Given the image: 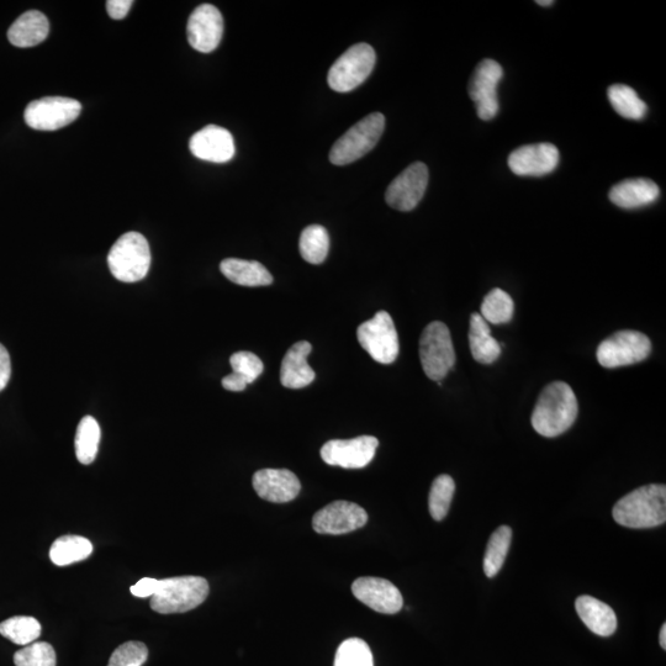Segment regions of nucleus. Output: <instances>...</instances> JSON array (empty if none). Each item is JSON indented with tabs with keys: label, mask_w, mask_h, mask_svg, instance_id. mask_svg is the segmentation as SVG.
<instances>
[{
	"label": "nucleus",
	"mask_w": 666,
	"mask_h": 666,
	"mask_svg": "<svg viewBox=\"0 0 666 666\" xmlns=\"http://www.w3.org/2000/svg\"><path fill=\"white\" fill-rule=\"evenodd\" d=\"M578 399L570 385L554 382L543 389L532 414V426L543 437H557L574 425Z\"/></svg>",
	"instance_id": "f257e3e1"
},
{
	"label": "nucleus",
	"mask_w": 666,
	"mask_h": 666,
	"mask_svg": "<svg viewBox=\"0 0 666 666\" xmlns=\"http://www.w3.org/2000/svg\"><path fill=\"white\" fill-rule=\"evenodd\" d=\"M613 518L623 527L652 528L666 521V486L650 484L633 490L613 507Z\"/></svg>",
	"instance_id": "f03ea898"
},
{
	"label": "nucleus",
	"mask_w": 666,
	"mask_h": 666,
	"mask_svg": "<svg viewBox=\"0 0 666 666\" xmlns=\"http://www.w3.org/2000/svg\"><path fill=\"white\" fill-rule=\"evenodd\" d=\"M209 583L202 576H177L158 580L151 609L162 615L197 609L209 595Z\"/></svg>",
	"instance_id": "7ed1b4c3"
},
{
	"label": "nucleus",
	"mask_w": 666,
	"mask_h": 666,
	"mask_svg": "<svg viewBox=\"0 0 666 666\" xmlns=\"http://www.w3.org/2000/svg\"><path fill=\"white\" fill-rule=\"evenodd\" d=\"M111 274L124 283H136L151 267L150 245L139 232H128L114 243L108 255Z\"/></svg>",
	"instance_id": "20e7f679"
},
{
	"label": "nucleus",
	"mask_w": 666,
	"mask_h": 666,
	"mask_svg": "<svg viewBox=\"0 0 666 666\" xmlns=\"http://www.w3.org/2000/svg\"><path fill=\"white\" fill-rule=\"evenodd\" d=\"M384 129V115L369 114L335 142L331 148L330 161L336 166H346L361 160L377 146Z\"/></svg>",
	"instance_id": "39448f33"
},
{
	"label": "nucleus",
	"mask_w": 666,
	"mask_h": 666,
	"mask_svg": "<svg viewBox=\"0 0 666 666\" xmlns=\"http://www.w3.org/2000/svg\"><path fill=\"white\" fill-rule=\"evenodd\" d=\"M420 359L427 377L441 382L456 364L451 332L441 321H433L420 338Z\"/></svg>",
	"instance_id": "423d86ee"
},
{
	"label": "nucleus",
	"mask_w": 666,
	"mask_h": 666,
	"mask_svg": "<svg viewBox=\"0 0 666 666\" xmlns=\"http://www.w3.org/2000/svg\"><path fill=\"white\" fill-rule=\"evenodd\" d=\"M377 55L368 44L353 45L333 63L329 72V86L338 93H348L361 86L373 72Z\"/></svg>",
	"instance_id": "0eeeda50"
},
{
	"label": "nucleus",
	"mask_w": 666,
	"mask_h": 666,
	"mask_svg": "<svg viewBox=\"0 0 666 666\" xmlns=\"http://www.w3.org/2000/svg\"><path fill=\"white\" fill-rule=\"evenodd\" d=\"M652 352V342L642 332L625 330L613 333L597 348V361L604 368L632 366L644 361Z\"/></svg>",
	"instance_id": "6e6552de"
},
{
	"label": "nucleus",
	"mask_w": 666,
	"mask_h": 666,
	"mask_svg": "<svg viewBox=\"0 0 666 666\" xmlns=\"http://www.w3.org/2000/svg\"><path fill=\"white\" fill-rule=\"evenodd\" d=\"M357 338L375 362L391 364L399 356L398 332L387 311H379L373 319L363 322L358 327Z\"/></svg>",
	"instance_id": "1a4fd4ad"
},
{
	"label": "nucleus",
	"mask_w": 666,
	"mask_h": 666,
	"mask_svg": "<svg viewBox=\"0 0 666 666\" xmlns=\"http://www.w3.org/2000/svg\"><path fill=\"white\" fill-rule=\"evenodd\" d=\"M78 100L63 97H46L31 102L25 109V123L37 131H56L73 123L81 115Z\"/></svg>",
	"instance_id": "9d476101"
},
{
	"label": "nucleus",
	"mask_w": 666,
	"mask_h": 666,
	"mask_svg": "<svg viewBox=\"0 0 666 666\" xmlns=\"http://www.w3.org/2000/svg\"><path fill=\"white\" fill-rule=\"evenodd\" d=\"M502 77L504 70L499 62L484 60L470 78L469 95L481 120H493L499 113L498 87Z\"/></svg>",
	"instance_id": "9b49d317"
},
{
	"label": "nucleus",
	"mask_w": 666,
	"mask_h": 666,
	"mask_svg": "<svg viewBox=\"0 0 666 666\" xmlns=\"http://www.w3.org/2000/svg\"><path fill=\"white\" fill-rule=\"evenodd\" d=\"M368 514L350 501H335L316 512L313 527L319 535L340 536L366 526Z\"/></svg>",
	"instance_id": "f8f14e48"
},
{
	"label": "nucleus",
	"mask_w": 666,
	"mask_h": 666,
	"mask_svg": "<svg viewBox=\"0 0 666 666\" xmlns=\"http://www.w3.org/2000/svg\"><path fill=\"white\" fill-rule=\"evenodd\" d=\"M379 446L378 438L361 436L352 440H332L321 448V458L333 467L362 469L373 461Z\"/></svg>",
	"instance_id": "ddd939ff"
},
{
	"label": "nucleus",
	"mask_w": 666,
	"mask_h": 666,
	"mask_svg": "<svg viewBox=\"0 0 666 666\" xmlns=\"http://www.w3.org/2000/svg\"><path fill=\"white\" fill-rule=\"evenodd\" d=\"M427 184L428 168L425 163H412L390 183L385 200L395 210H414L424 198Z\"/></svg>",
	"instance_id": "4468645a"
},
{
	"label": "nucleus",
	"mask_w": 666,
	"mask_h": 666,
	"mask_svg": "<svg viewBox=\"0 0 666 666\" xmlns=\"http://www.w3.org/2000/svg\"><path fill=\"white\" fill-rule=\"evenodd\" d=\"M187 35L190 46L202 54L218 49L224 35V19L214 5H199L188 20Z\"/></svg>",
	"instance_id": "2eb2a0df"
},
{
	"label": "nucleus",
	"mask_w": 666,
	"mask_h": 666,
	"mask_svg": "<svg viewBox=\"0 0 666 666\" xmlns=\"http://www.w3.org/2000/svg\"><path fill=\"white\" fill-rule=\"evenodd\" d=\"M353 595L362 604L375 612L385 615H395L403 609L404 599L401 592L389 580L372 578H359L352 585Z\"/></svg>",
	"instance_id": "dca6fc26"
},
{
	"label": "nucleus",
	"mask_w": 666,
	"mask_h": 666,
	"mask_svg": "<svg viewBox=\"0 0 666 666\" xmlns=\"http://www.w3.org/2000/svg\"><path fill=\"white\" fill-rule=\"evenodd\" d=\"M559 165L558 148L552 144H533L517 148L509 157V167L516 176L542 177Z\"/></svg>",
	"instance_id": "f3484780"
},
{
	"label": "nucleus",
	"mask_w": 666,
	"mask_h": 666,
	"mask_svg": "<svg viewBox=\"0 0 666 666\" xmlns=\"http://www.w3.org/2000/svg\"><path fill=\"white\" fill-rule=\"evenodd\" d=\"M189 148L199 160L213 163H226L235 156V141L231 132L216 125L206 126L194 134Z\"/></svg>",
	"instance_id": "a211bd4d"
},
{
	"label": "nucleus",
	"mask_w": 666,
	"mask_h": 666,
	"mask_svg": "<svg viewBox=\"0 0 666 666\" xmlns=\"http://www.w3.org/2000/svg\"><path fill=\"white\" fill-rule=\"evenodd\" d=\"M252 484L259 498L276 504L293 501L301 490L299 478L288 469L258 470Z\"/></svg>",
	"instance_id": "6ab92c4d"
},
{
	"label": "nucleus",
	"mask_w": 666,
	"mask_h": 666,
	"mask_svg": "<svg viewBox=\"0 0 666 666\" xmlns=\"http://www.w3.org/2000/svg\"><path fill=\"white\" fill-rule=\"evenodd\" d=\"M313 350L309 342L300 341L285 354L280 369V382L288 389H303L315 380L314 369L309 366L308 356Z\"/></svg>",
	"instance_id": "aec40b11"
},
{
	"label": "nucleus",
	"mask_w": 666,
	"mask_h": 666,
	"mask_svg": "<svg viewBox=\"0 0 666 666\" xmlns=\"http://www.w3.org/2000/svg\"><path fill=\"white\" fill-rule=\"evenodd\" d=\"M660 190L650 179H627L612 187L610 200L618 208L638 209L657 202Z\"/></svg>",
	"instance_id": "412c9836"
},
{
	"label": "nucleus",
	"mask_w": 666,
	"mask_h": 666,
	"mask_svg": "<svg viewBox=\"0 0 666 666\" xmlns=\"http://www.w3.org/2000/svg\"><path fill=\"white\" fill-rule=\"evenodd\" d=\"M575 609L585 626L597 636L610 637L616 632V613L605 602L591 596H580L576 599Z\"/></svg>",
	"instance_id": "4be33fe9"
},
{
	"label": "nucleus",
	"mask_w": 666,
	"mask_h": 666,
	"mask_svg": "<svg viewBox=\"0 0 666 666\" xmlns=\"http://www.w3.org/2000/svg\"><path fill=\"white\" fill-rule=\"evenodd\" d=\"M50 33V23L46 15L37 10H30L14 21L8 31L10 44L15 47H34L47 39Z\"/></svg>",
	"instance_id": "5701e85b"
},
{
	"label": "nucleus",
	"mask_w": 666,
	"mask_h": 666,
	"mask_svg": "<svg viewBox=\"0 0 666 666\" xmlns=\"http://www.w3.org/2000/svg\"><path fill=\"white\" fill-rule=\"evenodd\" d=\"M224 276L242 287H267L273 283L272 274L257 261L227 258L220 264Z\"/></svg>",
	"instance_id": "b1692460"
},
{
	"label": "nucleus",
	"mask_w": 666,
	"mask_h": 666,
	"mask_svg": "<svg viewBox=\"0 0 666 666\" xmlns=\"http://www.w3.org/2000/svg\"><path fill=\"white\" fill-rule=\"evenodd\" d=\"M469 346L473 358L481 364L494 363L501 354V346L491 336L488 322L477 313L470 317Z\"/></svg>",
	"instance_id": "393cba45"
},
{
	"label": "nucleus",
	"mask_w": 666,
	"mask_h": 666,
	"mask_svg": "<svg viewBox=\"0 0 666 666\" xmlns=\"http://www.w3.org/2000/svg\"><path fill=\"white\" fill-rule=\"evenodd\" d=\"M92 553L93 544L89 539L81 536H62L52 544L50 559L58 567H66L86 560Z\"/></svg>",
	"instance_id": "a878e982"
},
{
	"label": "nucleus",
	"mask_w": 666,
	"mask_h": 666,
	"mask_svg": "<svg viewBox=\"0 0 666 666\" xmlns=\"http://www.w3.org/2000/svg\"><path fill=\"white\" fill-rule=\"evenodd\" d=\"M612 108L618 115L629 120H642L647 114V104L626 84H613L607 91Z\"/></svg>",
	"instance_id": "bb28decb"
},
{
	"label": "nucleus",
	"mask_w": 666,
	"mask_h": 666,
	"mask_svg": "<svg viewBox=\"0 0 666 666\" xmlns=\"http://www.w3.org/2000/svg\"><path fill=\"white\" fill-rule=\"evenodd\" d=\"M300 255L306 262L321 264L325 261L330 250L329 232L321 225H311L301 232Z\"/></svg>",
	"instance_id": "cd10ccee"
},
{
	"label": "nucleus",
	"mask_w": 666,
	"mask_h": 666,
	"mask_svg": "<svg viewBox=\"0 0 666 666\" xmlns=\"http://www.w3.org/2000/svg\"><path fill=\"white\" fill-rule=\"evenodd\" d=\"M100 437H102V432H100L97 420L92 416L83 417L81 422H79L76 441H74L79 463L88 465L95 461L98 454Z\"/></svg>",
	"instance_id": "c85d7f7f"
},
{
	"label": "nucleus",
	"mask_w": 666,
	"mask_h": 666,
	"mask_svg": "<svg viewBox=\"0 0 666 666\" xmlns=\"http://www.w3.org/2000/svg\"><path fill=\"white\" fill-rule=\"evenodd\" d=\"M512 541L510 527L501 526L491 535L484 557V572L488 578L498 575L504 565Z\"/></svg>",
	"instance_id": "c756f323"
},
{
	"label": "nucleus",
	"mask_w": 666,
	"mask_h": 666,
	"mask_svg": "<svg viewBox=\"0 0 666 666\" xmlns=\"http://www.w3.org/2000/svg\"><path fill=\"white\" fill-rule=\"evenodd\" d=\"M515 313V303L511 296L499 288L491 290L481 304V317L490 324L501 325L510 322Z\"/></svg>",
	"instance_id": "7c9ffc66"
},
{
	"label": "nucleus",
	"mask_w": 666,
	"mask_h": 666,
	"mask_svg": "<svg viewBox=\"0 0 666 666\" xmlns=\"http://www.w3.org/2000/svg\"><path fill=\"white\" fill-rule=\"evenodd\" d=\"M0 634L18 646H29L41 636V625L34 617L15 616L0 623Z\"/></svg>",
	"instance_id": "2f4dec72"
},
{
	"label": "nucleus",
	"mask_w": 666,
	"mask_h": 666,
	"mask_svg": "<svg viewBox=\"0 0 666 666\" xmlns=\"http://www.w3.org/2000/svg\"><path fill=\"white\" fill-rule=\"evenodd\" d=\"M456 491V484L449 475L443 474L433 481L428 498V507L433 520L442 521L447 516Z\"/></svg>",
	"instance_id": "473e14b6"
},
{
	"label": "nucleus",
	"mask_w": 666,
	"mask_h": 666,
	"mask_svg": "<svg viewBox=\"0 0 666 666\" xmlns=\"http://www.w3.org/2000/svg\"><path fill=\"white\" fill-rule=\"evenodd\" d=\"M333 666H374L372 650L363 639H347L338 647Z\"/></svg>",
	"instance_id": "72a5a7b5"
},
{
	"label": "nucleus",
	"mask_w": 666,
	"mask_h": 666,
	"mask_svg": "<svg viewBox=\"0 0 666 666\" xmlns=\"http://www.w3.org/2000/svg\"><path fill=\"white\" fill-rule=\"evenodd\" d=\"M14 664L17 666H56V652L49 643L34 642L15 653Z\"/></svg>",
	"instance_id": "f704fd0d"
},
{
	"label": "nucleus",
	"mask_w": 666,
	"mask_h": 666,
	"mask_svg": "<svg viewBox=\"0 0 666 666\" xmlns=\"http://www.w3.org/2000/svg\"><path fill=\"white\" fill-rule=\"evenodd\" d=\"M148 648L142 642H126L111 654L108 666H142L147 662Z\"/></svg>",
	"instance_id": "c9c22d12"
},
{
	"label": "nucleus",
	"mask_w": 666,
	"mask_h": 666,
	"mask_svg": "<svg viewBox=\"0 0 666 666\" xmlns=\"http://www.w3.org/2000/svg\"><path fill=\"white\" fill-rule=\"evenodd\" d=\"M230 364L234 373L252 384L263 373V362L261 358L252 352H237L232 354Z\"/></svg>",
	"instance_id": "e433bc0d"
},
{
	"label": "nucleus",
	"mask_w": 666,
	"mask_h": 666,
	"mask_svg": "<svg viewBox=\"0 0 666 666\" xmlns=\"http://www.w3.org/2000/svg\"><path fill=\"white\" fill-rule=\"evenodd\" d=\"M132 0H109L107 2V12L109 17L114 20H121L129 14L132 7Z\"/></svg>",
	"instance_id": "4c0bfd02"
},
{
	"label": "nucleus",
	"mask_w": 666,
	"mask_h": 666,
	"mask_svg": "<svg viewBox=\"0 0 666 666\" xmlns=\"http://www.w3.org/2000/svg\"><path fill=\"white\" fill-rule=\"evenodd\" d=\"M158 580L152 578H144L134 586H131V594L140 597V599H145V597H152L155 595L157 590Z\"/></svg>",
	"instance_id": "58836bf2"
},
{
	"label": "nucleus",
	"mask_w": 666,
	"mask_h": 666,
	"mask_svg": "<svg viewBox=\"0 0 666 666\" xmlns=\"http://www.w3.org/2000/svg\"><path fill=\"white\" fill-rule=\"evenodd\" d=\"M10 375H12V362H10L7 348L0 345V391L7 388Z\"/></svg>",
	"instance_id": "ea45409f"
},
{
	"label": "nucleus",
	"mask_w": 666,
	"mask_h": 666,
	"mask_svg": "<svg viewBox=\"0 0 666 666\" xmlns=\"http://www.w3.org/2000/svg\"><path fill=\"white\" fill-rule=\"evenodd\" d=\"M222 387L229 391H243L247 388L246 380L235 373L227 375L222 379Z\"/></svg>",
	"instance_id": "a19ab883"
},
{
	"label": "nucleus",
	"mask_w": 666,
	"mask_h": 666,
	"mask_svg": "<svg viewBox=\"0 0 666 666\" xmlns=\"http://www.w3.org/2000/svg\"><path fill=\"white\" fill-rule=\"evenodd\" d=\"M660 646H662L663 649H666V625L664 623L662 627V631H660Z\"/></svg>",
	"instance_id": "79ce46f5"
},
{
	"label": "nucleus",
	"mask_w": 666,
	"mask_h": 666,
	"mask_svg": "<svg viewBox=\"0 0 666 666\" xmlns=\"http://www.w3.org/2000/svg\"><path fill=\"white\" fill-rule=\"evenodd\" d=\"M536 3L539 4V5H542V7H549V5L554 4V2H552V0H548V2H542V0H538V2H536Z\"/></svg>",
	"instance_id": "37998d69"
}]
</instances>
